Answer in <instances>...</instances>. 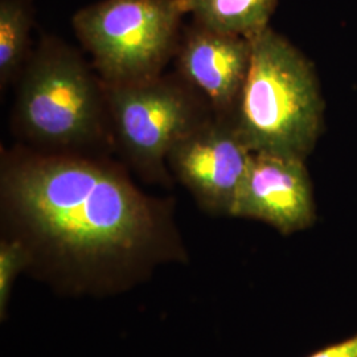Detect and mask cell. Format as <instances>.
Returning <instances> with one entry per match:
<instances>
[{
  "instance_id": "1",
  "label": "cell",
  "mask_w": 357,
  "mask_h": 357,
  "mask_svg": "<svg viewBox=\"0 0 357 357\" xmlns=\"http://www.w3.org/2000/svg\"><path fill=\"white\" fill-rule=\"evenodd\" d=\"M3 236L31 255L28 270L78 291L122 287L156 265L187 261L175 200L141 191L106 155L0 153Z\"/></svg>"
},
{
  "instance_id": "2",
  "label": "cell",
  "mask_w": 357,
  "mask_h": 357,
  "mask_svg": "<svg viewBox=\"0 0 357 357\" xmlns=\"http://www.w3.org/2000/svg\"><path fill=\"white\" fill-rule=\"evenodd\" d=\"M11 128L19 143L41 153H115L105 82L53 35H41L15 82Z\"/></svg>"
},
{
  "instance_id": "3",
  "label": "cell",
  "mask_w": 357,
  "mask_h": 357,
  "mask_svg": "<svg viewBox=\"0 0 357 357\" xmlns=\"http://www.w3.org/2000/svg\"><path fill=\"white\" fill-rule=\"evenodd\" d=\"M252 41V57L233 122L253 153L306 160L323 130L324 102L306 56L268 26Z\"/></svg>"
},
{
  "instance_id": "4",
  "label": "cell",
  "mask_w": 357,
  "mask_h": 357,
  "mask_svg": "<svg viewBox=\"0 0 357 357\" xmlns=\"http://www.w3.org/2000/svg\"><path fill=\"white\" fill-rule=\"evenodd\" d=\"M183 0H100L78 10L72 26L106 85L165 75L183 33Z\"/></svg>"
},
{
  "instance_id": "5",
  "label": "cell",
  "mask_w": 357,
  "mask_h": 357,
  "mask_svg": "<svg viewBox=\"0 0 357 357\" xmlns=\"http://www.w3.org/2000/svg\"><path fill=\"white\" fill-rule=\"evenodd\" d=\"M115 153L147 183L169 188L168 153L215 114L176 72L134 85H106Z\"/></svg>"
},
{
  "instance_id": "6",
  "label": "cell",
  "mask_w": 357,
  "mask_h": 357,
  "mask_svg": "<svg viewBox=\"0 0 357 357\" xmlns=\"http://www.w3.org/2000/svg\"><path fill=\"white\" fill-rule=\"evenodd\" d=\"M252 153L233 118L213 114L178 142L167 165L203 211L230 217Z\"/></svg>"
},
{
  "instance_id": "7",
  "label": "cell",
  "mask_w": 357,
  "mask_h": 357,
  "mask_svg": "<svg viewBox=\"0 0 357 357\" xmlns=\"http://www.w3.org/2000/svg\"><path fill=\"white\" fill-rule=\"evenodd\" d=\"M230 217L262 221L286 236L310 228L317 206L305 160L252 153Z\"/></svg>"
},
{
  "instance_id": "8",
  "label": "cell",
  "mask_w": 357,
  "mask_h": 357,
  "mask_svg": "<svg viewBox=\"0 0 357 357\" xmlns=\"http://www.w3.org/2000/svg\"><path fill=\"white\" fill-rule=\"evenodd\" d=\"M252 57V41L191 22L184 26L174 57L175 72L221 116H233Z\"/></svg>"
},
{
  "instance_id": "9",
  "label": "cell",
  "mask_w": 357,
  "mask_h": 357,
  "mask_svg": "<svg viewBox=\"0 0 357 357\" xmlns=\"http://www.w3.org/2000/svg\"><path fill=\"white\" fill-rule=\"evenodd\" d=\"M277 4L278 0H183L193 23L249 40L270 26Z\"/></svg>"
},
{
  "instance_id": "10",
  "label": "cell",
  "mask_w": 357,
  "mask_h": 357,
  "mask_svg": "<svg viewBox=\"0 0 357 357\" xmlns=\"http://www.w3.org/2000/svg\"><path fill=\"white\" fill-rule=\"evenodd\" d=\"M33 0H0V90L15 85L33 50Z\"/></svg>"
},
{
  "instance_id": "11",
  "label": "cell",
  "mask_w": 357,
  "mask_h": 357,
  "mask_svg": "<svg viewBox=\"0 0 357 357\" xmlns=\"http://www.w3.org/2000/svg\"><path fill=\"white\" fill-rule=\"evenodd\" d=\"M31 266V255L19 240L1 237L0 241V314L4 317L16 277Z\"/></svg>"
},
{
  "instance_id": "12",
  "label": "cell",
  "mask_w": 357,
  "mask_h": 357,
  "mask_svg": "<svg viewBox=\"0 0 357 357\" xmlns=\"http://www.w3.org/2000/svg\"><path fill=\"white\" fill-rule=\"evenodd\" d=\"M307 357H357V335L344 342L324 347Z\"/></svg>"
}]
</instances>
